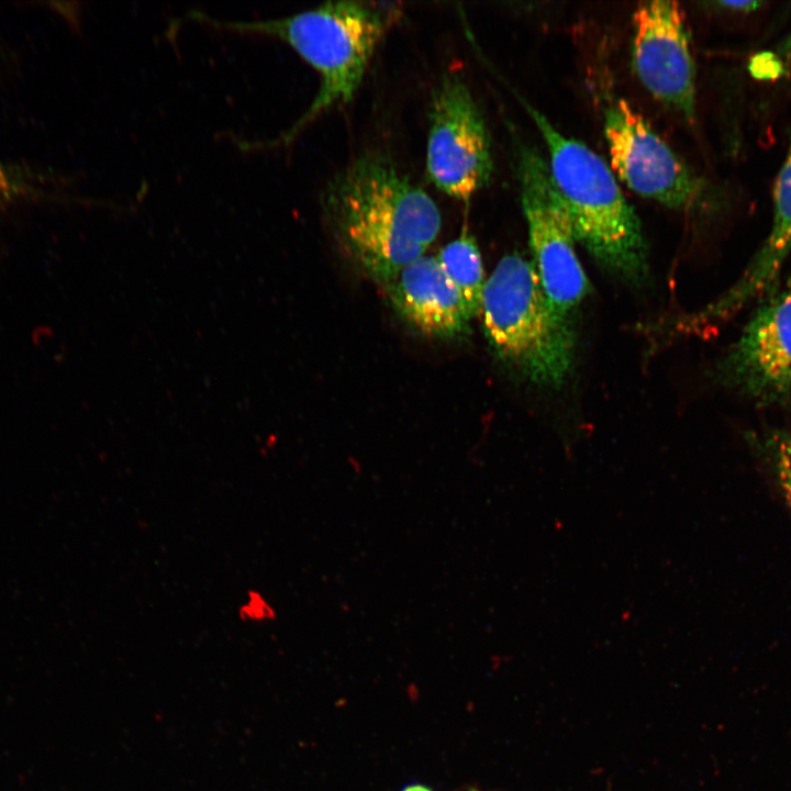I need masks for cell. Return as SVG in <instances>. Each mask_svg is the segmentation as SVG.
Here are the masks:
<instances>
[{
	"label": "cell",
	"instance_id": "obj_13",
	"mask_svg": "<svg viewBox=\"0 0 791 791\" xmlns=\"http://www.w3.org/2000/svg\"><path fill=\"white\" fill-rule=\"evenodd\" d=\"M745 441L791 514V434L768 428L747 432Z\"/></svg>",
	"mask_w": 791,
	"mask_h": 791
},
{
	"label": "cell",
	"instance_id": "obj_4",
	"mask_svg": "<svg viewBox=\"0 0 791 791\" xmlns=\"http://www.w3.org/2000/svg\"><path fill=\"white\" fill-rule=\"evenodd\" d=\"M480 315L497 357L537 387L557 389L576 357L572 321L543 291L536 270L520 254L500 259L486 280Z\"/></svg>",
	"mask_w": 791,
	"mask_h": 791
},
{
	"label": "cell",
	"instance_id": "obj_19",
	"mask_svg": "<svg viewBox=\"0 0 791 791\" xmlns=\"http://www.w3.org/2000/svg\"><path fill=\"white\" fill-rule=\"evenodd\" d=\"M403 791H431V790L423 786H410V787L405 788Z\"/></svg>",
	"mask_w": 791,
	"mask_h": 791
},
{
	"label": "cell",
	"instance_id": "obj_6",
	"mask_svg": "<svg viewBox=\"0 0 791 791\" xmlns=\"http://www.w3.org/2000/svg\"><path fill=\"white\" fill-rule=\"evenodd\" d=\"M426 171L445 194L469 200L490 181L493 163L483 116L466 81L445 74L432 91Z\"/></svg>",
	"mask_w": 791,
	"mask_h": 791
},
{
	"label": "cell",
	"instance_id": "obj_3",
	"mask_svg": "<svg viewBox=\"0 0 791 791\" xmlns=\"http://www.w3.org/2000/svg\"><path fill=\"white\" fill-rule=\"evenodd\" d=\"M525 107L546 144L549 172L576 241L613 277L633 287L644 285L649 267L643 229L612 168L584 143L561 134L537 109Z\"/></svg>",
	"mask_w": 791,
	"mask_h": 791
},
{
	"label": "cell",
	"instance_id": "obj_14",
	"mask_svg": "<svg viewBox=\"0 0 791 791\" xmlns=\"http://www.w3.org/2000/svg\"><path fill=\"white\" fill-rule=\"evenodd\" d=\"M236 614L242 622L256 624L274 622L278 616L275 605L257 589L246 591Z\"/></svg>",
	"mask_w": 791,
	"mask_h": 791
},
{
	"label": "cell",
	"instance_id": "obj_15",
	"mask_svg": "<svg viewBox=\"0 0 791 791\" xmlns=\"http://www.w3.org/2000/svg\"><path fill=\"white\" fill-rule=\"evenodd\" d=\"M750 71L760 79H775L784 73L781 60L771 53L755 56L750 64Z\"/></svg>",
	"mask_w": 791,
	"mask_h": 791
},
{
	"label": "cell",
	"instance_id": "obj_12",
	"mask_svg": "<svg viewBox=\"0 0 791 791\" xmlns=\"http://www.w3.org/2000/svg\"><path fill=\"white\" fill-rule=\"evenodd\" d=\"M436 258L463 296L471 316L480 315L486 279L476 239L464 233L446 244Z\"/></svg>",
	"mask_w": 791,
	"mask_h": 791
},
{
	"label": "cell",
	"instance_id": "obj_11",
	"mask_svg": "<svg viewBox=\"0 0 791 791\" xmlns=\"http://www.w3.org/2000/svg\"><path fill=\"white\" fill-rule=\"evenodd\" d=\"M773 204L771 230L747 268L720 298L682 319L681 332L698 333L715 326L772 287L791 253V147L776 181Z\"/></svg>",
	"mask_w": 791,
	"mask_h": 791
},
{
	"label": "cell",
	"instance_id": "obj_17",
	"mask_svg": "<svg viewBox=\"0 0 791 791\" xmlns=\"http://www.w3.org/2000/svg\"><path fill=\"white\" fill-rule=\"evenodd\" d=\"M779 59L782 63L783 70L791 76V35L783 42L779 48Z\"/></svg>",
	"mask_w": 791,
	"mask_h": 791
},
{
	"label": "cell",
	"instance_id": "obj_9",
	"mask_svg": "<svg viewBox=\"0 0 791 791\" xmlns=\"http://www.w3.org/2000/svg\"><path fill=\"white\" fill-rule=\"evenodd\" d=\"M633 67L666 107L692 120L695 67L683 12L675 1L639 2L633 13Z\"/></svg>",
	"mask_w": 791,
	"mask_h": 791
},
{
	"label": "cell",
	"instance_id": "obj_16",
	"mask_svg": "<svg viewBox=\"0 0 791 791\" xmlns=\"http://www.w3.org/2000/svg\"><path fill=\"white\" fill-rule=\"evenodd\" d=\"M720 5L725 7L728 10L749 12L756 10L761 2L759 1H724L718 2Z\"/></svg>",
	"mask_w": 791,
	"mask_h": 791
},
{
	"label": "cell",
	"instance_id": "obj_18",
	"mask_svg": "<svg viewBox=\"0 0 791 791\" xmlns=\"http://www.w3.org/2000/svg\"><path fill=\"white\" fill-rule=\"evenodd\" d=\"M14 191V185L8 171L0 164V199L8 198Z\"/></svg>",
	"mask_w": 791,
	"mask_h": 791
},
{
	"label": "cell",
	"instance_id": "obj_10",
	"mask_svg": "<svg viewBox=\"0 0 791 791\" xmlns=\"http://www.w3.org/2000/svg\"><path fill=\"white\" fill-rule=\"evenodd\" d=\"M386 286L394 309L422 334L452 339L468 333L472 316L436 257H419Z\"/></svg>",
	"mask_w": 791,
	"mask_h": 791
},
{
	"label": "cell",
	"instance_id": "obj_2",
	"mask_svg": "<svg viewBox=\"0 0 791 791\" xmlns=\"http://www.w3.org/2000/svg\"><path fill=\"white\" fill-rule=\"evenodd\" d=\"M398 11L393 3L348 0L330 1L288 16L261 21L218 20L198 10L189 11L187 18L221 31L279 38L320 74L315 98L288 131L265 144H239L242 149H254L287 145L323 111L348 102Z\"/></svg>",
	"mask_w": 791,
	"mask_h": 791
},
{
	"label": "cell",
	"instance_id": "obj_1",
	"mask_svg": "<svg viewBox=\"0 0 791 791\" xmlns=\"http://www.w3.org/2000/svg\"><path fill=\"white\" fill-rule=\"evenodd\" d=\"M321 203L342 246L385 285L425 255L442 226L434 200L378 151L360 154L335 174Z\"/></svg>",
	"mask_w": 791,
	"mask_h": 791
},
{
	"label": "cell",
	"instance_id": "obj_7",
	"mask_svg": "<svg viewBox=\"0 0 791 791\" xmlns=\"http://www.w3.org/2000/svg\"><path fill=\"white\" fill-rule=\"evenodd\" d=\"M604 135L610 167L631 190L675 210L702 202V180L626 100L606 109Z\"/></svg>",
	"mask_w": 791,
	"mask_h": 791
},
{
	"label": "cell",
	"instance_id": "obj_5",
	"mask_svg": "<svg viewBox=\"0 0 791 791\" xmlns=\"http://www.w3.org/2000/svg\"><path fill=\"white\" fill-rule=\"evenodd\" d=\"M516 175L532 264L550 304L572 321L590 285L577 257L569 214L547 161L530 144L517 143Z\"/></svg>",
	"mask_w": 791,
	"mask_h": 791
},
{
	"label": "cell",
	"instance_id": "obj_8",
	"mask_svg": "<svg viewBox=\"0 0 791 791\" xmlns=\"http://www.w3.org/2000/svg\"><path fill=\"white\" fill-rule=\"evenodd\" d=\"M713 377L757 405L791 403V287L759 304Z\"/></svg>",
	"mask_w": 791,
	"mask_h": 791
}]
</instances>
